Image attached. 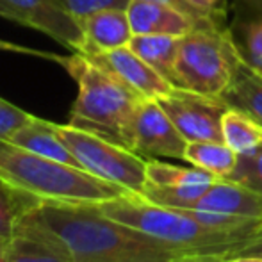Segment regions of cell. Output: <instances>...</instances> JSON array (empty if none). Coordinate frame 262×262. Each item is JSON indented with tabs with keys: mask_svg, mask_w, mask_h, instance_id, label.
<instances>
[{
	"mask_svg": "<svg viewBox=\"0 0 262 262\" xmlns=\"http://www.w3.org/2000/svg\"><path fill=\"white\" fill-rule=\"evenodd\" d=\"M34 212L64 243L73 262H166L189 253L111 220L95 204L39 202Z\"/></svg>",
	"mask_w": 262,
	"mask_h": 262,
	"instance_id": "6da1fadb",
	"label": "cell"
},
{
	"mask_svg": "<svg viewBox=\"0 0 262 262\" xmlns=\"http://www.w3.org/2000/svg\"><path fill=\"white\" fill-rule=\"evenodd\" d=\"M62 66L79 84L70 125L132 150V125L139 104L145 100L86 54L73 52Z\"/></svg>",
	"mask_w": 262,
	"mask_h": 262,
	"instance_id": "7a4b0ae2",
	"label": "cell"
},
{
	"mask_svg": "<svg viewBox=\"0 0 262 262\" xmlns=\"http://www.w3.org/2000/svg\"><path fill=\"white\" fill-rule=\"evenodd\" d=\"M0 177L39 202L102 204L130 194L116 184L0 139Z\"/></svg>",
	"mask_w": 262,
	"mask_h": 262,
	"instance_id": "3957f363",
	"label": "cell"
},
{
	"mask_svg": "<svg viewBox=\"0 0 262 262\" xmlns=\"http://www.w3.org/2000/svg\"><path fill=\"white\" fill-rule=\"evenodd\" d=\"M95 205L111 220L189 253H220L227 259L239 243L248 239L239 234L207 228L184 210L162 207L138 194H125Z\"/></svg>",
	"mask_w": 262,
	"mask_h": 262,
	"instance_id": "277c9868",
	"label": "cell"
},
{
	"mask_svg": "<svg viewBox=\"0 0 262 262\" xmlns=\"http://www.w3.org/2000/svg\"><path fill=\"white\" fill-rule=\"evenodd\" d=\"M241 62L227 27L209 21L180 38L173 86L205 97H221Z\"/></svg>",
	"mask_w": 262,
	"mask_h": 262,
	"instance_id": "5b68a950",
	"label": "cell"
},
{
	"mask_svg": "<svg viewBox=\"0 0 262 262\" xmlns=\"http://www.w3.org/2000/svg\"><path fill=\"white\" fill-rule=\"evenodd\" d=\"M54 128L84 171L141 196L146 186L145 157L70 123H54Z\"/></svg>",
	"mask_w": 262,
	"mask_h": 262,
	"instance_id": "8992f818",
	"label": "cell"
},
{
	"mask_svg": "<svg viewBox=\"0 0 262 262\" xmlns=\"http://www.w3.org/2000/svg\"><path fill=\"white\" fill-rule=\"evenodd\" d=\"M157 102L187 143L223 141L221 118L228 105L220 97H205L175 88Z\"/></svg>",
	"mask_w": 262,
	"mask_h": 262,
	"instance_id": "52a82bcc",
	"label": "cell"
},
{
	"mask_svg": "<svg viewBox=\"0 0 262 262\" xmlns=\"http://www.w3.org/2000/svg\"><path fill=\"white\" fill-rule=\"evenodd\" d=\"M11 14V21L27 25L50 36L62 47L84 54L86 36L79 20L57 0H0Z\"/></svg>",
	"mask_w": 262,
	"mask_h": 262,
	"instance_id": "ba28073f",
	"label": "cell"
},
{
	"mask_svg": "<svg viewBox=\"0 0 262 262\" xmlns=\"http://www.w3.org/2000/svg\"><path fill=\"white\" fill-rule=\"evenodd\" d=\"M187 141L177 130L166 111L156 98L139 104L132 125V152L145 159H179L184 161Z\"/></svg>",
	"mask_w": 262,
	"mask_h": 262,
	"instance_id": "9c48e42d",
	"label": "cell"
},
{
	"mask_svg": "<svg viewBox=\"0 0 262 262\" xmlns=\"http://www.w3.org/2000/svg\"><path fill=\"white\" fill-rule=\"evenodd\" d=\"M36 207V205H34ZM29 209L6 245V262H73L66 245Z\"/></svg>",
	"mask_w": 262,
	"mask_h": 262,
	"instance_id": "30bf717a",
	"label": "cell"
},
{
	"mask_svg": "<svg viewBox=\"0 0 262 262\" xmlns=\"http://www.w3.org/2000/svg\"><path fill=\"white\" fill-rule=\"evenodd\" d=\"M98 66L105 68L114 77L125 82L128 88L139 93L145 98H161L171 93L175 88L168 82L162 75H159L150 64H146L130 47L95 52L88 55Z\"/></svg>",
	"mask_w": 262,
	"mask_h": 262,
	"instance_id": "8fae6325",
	"label": "cell"
},
{
	"mask_svg": "<svg viewBox=\"0 0 262 262\" xmlns=\"http://www.w3.org/2000/svg\"><path fill=\"white\" fill-rule=\"evenodd\" d=\"M127 16L134 36H175L184 38L196 27L214 20H196L171 6L146 0H130ZM220 24V21H217Z\"/></svg>",
	"mask_w": 262,
	"mask_h": 262,
	"instance_id": "7c38bea8",
	"label": "cell"
},
{
	"mask_svg": "<svg viewBox=\"0 0 262 262\" xmlns=\"http://www.w3.org/2000/svg\"><path fill=\"white\" fill-rule=\"evenodd\" d=\"M189 210H207L223 216L262 221V196L235 182L217 179Z\"/></svg>",
	"mask_w": 262,
	"mask_h": 262,
	"instance_id": "4fadbf2b",
	"label": "cell"
},
{
	"mask_svg": "<svg viewBox=\"0 0 262 262\" xmlns=\"http://www.w3.org/2000/svg\"><path fill=\"white\" fill-rule=\"evenodd\" d=\"M227 31L241 61L262 75V0H239Z\"/></svg>",
	"mask_w": 262,
	"mask_h": 262,
	"instance_id": "5bb4252c",
	"label": "cell"
},
{
	"mask_svg": "<svg viewBox=\"0 0 262 262\" xmlns=\"http://www.w3.org/2000/svg\"><path fill=\"white\" fill-rule=\"evenodd\" d=\"M80 25L86 36V50H84L86 55L128 47L130 39L134 38L127 9L98 11L84 18Z\"/></svg>",
	"mask_w": 262,
	"mask_h": 262,
	"instance_id": "9a60e30c",
	"label": "cell"
},
{
	"mask_svg": "<svg viewBox=\"0 0 262 262\" xmlns=\"http://www.w3.org/2000/svg\"><path fill=\"white\" fill-rule=\"evenodd\" d=\"M6 141H9L11 145L18 146V148H24V150H27V152L36 154V156L54 159V161L80 168V164L77 162V159L73 157V154L70 152L68 146H66L64 143L61 141V138L57 136L52 121L34 118V120L29 121L27 125L18 128V130L14 132L9 139H6Z\"/></svg>",
	"mask_w": 262,
	"mask_h": 262,
	"instance_id": "2e32d148",
	"label": "cell"
},
{
	"mask_svg": "<svg viewBox=\"0 0 262 262\" xmlns=\"http://www.w3.org/2000/svg\"><path fill=\"white\" fill-rule=\"evenodd\" d=\"M220 98L228 107L243 111L262 125V75L245 62L239 64L232 82Z\"/></svg>",
	"mask_w": 262,
	"mask_h": 262,
	"instance_id": "e0dca14e",
	"label": "cell"
},
{
	"mask_svg": "<svg viewBox=\"0 0 262 262\" xmlns=\"http://www.w3.org/2000/svg\"><path fill=\"white\" fill-rule=\"evenodd\" d=\"M180 38L175 36H134L128 43L132 50L173 86L175 62ZM175 88V86H173Z\"/></svg>",
	"mask_w": 262,
	"mask_h": 262,
	"instance_id": "ac0fdd59",
	"label": "cell"
},
{
	"mask_svg": "<svg viewBox=\"0 0 262 262\" xmlns=\"http://www.w3.org/2000/svg\"><path fill=\"white\" fill-rule=\"evenodd\" d=\"M237 154L223 141H191L187 143L184 161L204 169L216 179H227L237 164Z\"/></svg>",
	"mask_w": 262,
	"mask_h": 262,
	"instance_id": "d6986e66",
	"label": "cell"
},
{
	"mask_svg": "<svg viewBox=\"0 0 262 262\" xmlns=\"http://www.w3.org/2000/svg\"><path fill=\"white\" fill-rule=\"evenodd\" d=\"M223 143L235 154H246L262 145V125L252 116L234 107H228L221 118Z\"/></svg>",
	"mask_w": 262,
	"mask_h": 262,
	"instance_id": "ffe728a7",
	"label": "cell"
},
{
	"mask_svg": "<svg viewBox=\"0 0 262 262\" xmlns=\"http://www.w3.org/2000/svg\"><path fill=\"white\" fill-rule=\"evenodd\" d=\"M217 180L196 166H177L159 159H146V184L159 187L202 186Z\"/></svg>",
	"mask_w": 262,
	"mask_h": 262,
	"instance_id": "44dd1931",
	"label": "cell"
},
{
	"mask_svg": "<svg viewBox=\"0 0 262 262\" xmlns=\"http://www.w3.org/2000/svg\"><path fill=\"white\" fill-rule=\"evenodd\" d=\"M38 204V198L25 194L0 177V241H9L20 217Z\"/></svg>",
	"mask_w": 262,
	"mask_h": 262,
	"instance_id": "7402d4cb",
	"label": "cell"
},
{
	"mask_svg": "<svg viewBox=\"0 0 262 262\" xmlns=\"http://www.w3.org/2000/svg\"><path fill=\"white\" fill-rule=\"evenodd\" d=\"M221 180H230L262 196V145L246 154H239L234 171Z\"/></svg>",
	"mask_w": 262,
	"mask_h": 262,
	"instance_id": "603a6c76",
	"label": "cell"
},
{
	"mask_svg": "<svg viewBox=\"0 0 262 262\" xmlns=\"http://www.w3.org/2000/svg\"><path fill=\"white\" fill-rule=\"evenodd\" d=\"M75 20L84 18L105 9H127L130 0H57Z\"/></svg>",
	"mask_w": 262,
	"mask_h": 262,
	"instance_id": "cb8c5ba5",
	"label": "cell"
},
{
	"mask_svg": "<svg viewBox=\"0 0 262 262\" xmlns=\"http://www.w3.org/2000/svg\"><path fill=\"white\" fill-rule=\"evenodd\" d=\"M36 116L25 113L20 107L0 98V139H9L20 127L27 125Z\"/></svg>",
	"mask_w": 262,
	"mask_h": 262,
	"instance_id": "d4e9b609",
	"label": "cell"
},
{
	"mask_svg": "<svg viewBox=\"0 0 262 262\" xmlns=\"http://www.w3.org/2000/svg\"><path fill=\"white\" fill-rule=\"evenodd\" d=\"M198 11L207 14L209 18H214L216 21L223 24L228 11V0H186Z\"/></svg>",
	"mask_w": 262,
	"mask_h": 262,
	"instance_id": "484cf974",
	"label": "cell"
},
{
	"mask_svg": "<svg viewBox=\"0 0 262 262\" xmlns=\"http://www.w3.org/2000/svg\"><path fill=\"white\" fill-rule=\"evenodd\" d=\"M262 257V227L252 237L245 239L243 243H239L235 246L234 252L228 253V257ZM227 257V259H228Z\"/></svg>",
	"mask_w": 262,
	"mask_h": 262,
	"instance_id": "4316f807",
	"label": "cell"
},
{
	"mask_svg": "<svg viewBox=\"0 0 262 262\" xmlns=\"http://www.w3.org/2000/svg\"><path fill=\"white\" fill-rule=\"evenodd\" d=\"M0 52H16V54L36 55V57H43V59H49V61H55V62H59V64H62V61H64V57H62V55L50 54V52H43V50L27 49V47L14 45V43L6 41V39H0Z\"/></svg>",
	"mask_w": 262,
	"mask_h": 262,
	"instance_id": "83f0119b",
	"label": "cell"
},
{
	"mask_svg": "<svg viewBox=\"0 0 262 262\" xmlns=\"http://www.w3.org/2000/svg\"><path fill=\"white\" fill-rule=\"evenodd\" d=\"M146 2H157V4H164V6H171V7H175V9L187 13L189 16L196 18V20H214V18H209L207 14H204L202 11H198L196 7H193L189 2H186V0H146Z\"/></svg>",
	"mask_w": 262,
	"mask_h": 262,
	"instance_id": "f1b7e54d",
	"label": "cell"
},
{
	"mask_svg": "<svg viewBox=\"0 0 262 262\" xmlns=\"http://www.w3.org/2000/svg\"><path fill=\"white\" fill-rule=\"evenodd\" d=\"M166 262H225V255L220 253H187Z\"/></svg>",
	"mask_w": 262,
	"mask_h": 262,
	"instance_id": "f546056e",
	"label": "cell"
},
{
	"mask_svg": "<svg viewBox=\"0 0 262 262\" xmlns=\"http://www.w3.org/2000/svg\"><path fill=\"white\" fill-rule=\"evenodd\" d=\"M225 262H262V257H228Z\"/></svg>",
	"mask_w": 262,
	"mask_h": 262,
	"instance_id": "4dcf8cb0",
	"label": "cell"
},
{
	"mask_svg": "<svg viewBox=\"0 0 262 262\" xmlns=\"http://www.w3.org/2000/svg\"><path fill=\"white\" fill-rule=\"evenodd\" d=\"M0 16H2V18H7V20H11V14H9V11H7V7L4 6L2 2H0Z\"/></svg>",
	"mask_w": 262,
	"mask_h": 262,
	"instance_id": "1f68e13d",
	"label": "cell"
},
{
	"mask_svg": "<svg viewBox=\"0 0 262 262\" xmlns=\"http://www.w3.org/2000/svg\"><path fill=\"white\" fill-rule=\"evenodd\" d=\"M6 245L7 243L0 241V262H6Z\"/></svg>",
	"mask_w": 262,
	"mask_h": 262,
	"instance_id": "d6a6232c",
	"label": "cell"
}]
</instances>
